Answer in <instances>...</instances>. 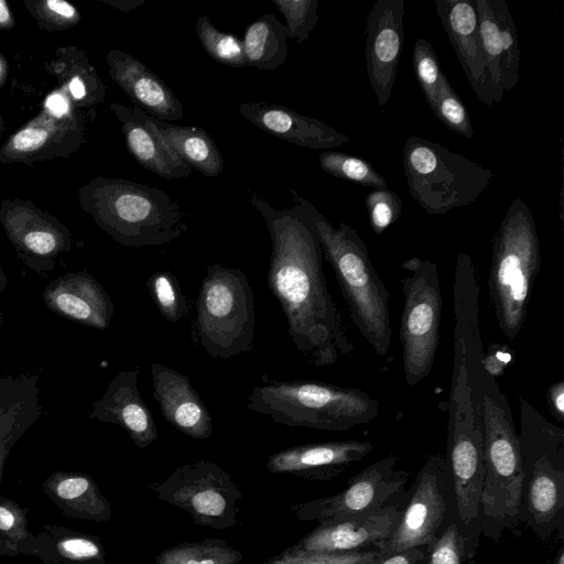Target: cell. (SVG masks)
<instances>
[{
	"label": "cell",
	"instance_id": "6da1fadb",
	"mask_svg": "<svg viewBox=\"0 0 564 564\" xmlns=\"http://www.w3.org/2000/svg\"><path fill=\"white\" fill-rule=\"evenodd\" d=\"M291 208L275 209L251 195L271 238L268 288L279 302L295 349L314 367H330L355 348L328 291L323 250L311 226L306 200L294 189Z\"/></svg>",
	"mask_w": 564,
	"mask_h": 564
},
{
	"label": "cell",
	"instance_id": "7a4b0ae2",
	"mask_svg": "<svg viewBox=\"0 0 564 564\" xmlns=\"http://www.w3.org/2000/svg\"><path fill=\"white\" fill-rule=\"evenodd\" d=\"M482 345L471 360V379L484 440V482L479 501L481 534L499 542L519 524L523 485L520 445L509 402L482 367Z\"/></svg>",
	"mask_w": 564,
	"mask_h": 564
},
{
	"label": "cell",
	"instance_id": "3957f363",
	"mask_svg": "<svg viewBox=\"0 0 564 564\" xmlns=\"http://www.w3.org/2000/svg\"><path fill=\"white\" fill-rule=\"evenodd\" d=\"M77 196L95 224L124 247L162 246L187 229L182 206L156 187L97 176L84 184Z\"/></svg>",
	"mask_w": 564,
	"mask_h": 564
},
{
	"label": "cell",
	"instance_id": "277c9868",
	"mask_svg": "<svg viewBox=\"0 0 564 564\" xmlns=\"http://www.w3.org/2000/svg\"><path fill=\"white\" fill-rule=\"evenodd\" d=\"M306 212L351 322L376 354L386 357L392 338L389 291L372 264L365 241L349 225L340 223L334 227L308 200Z\"/></svg>",
	"mask_w": 564,
	"mask_h": 564
},
{
	"label": "cell",
	"instance_id": "5b68a950",
	"mask_svg": "<svg viewBox=\"0 0 564 564\" xmlns=\"http://www.w3.org/2000/svg\"><path fill=\"white\" fill-rule=\"evenodd\" d=\"M249 411L291 426L344 432L368 424L380 403L366 391L315 380H273L264 375L249 393Z\"/></svg>",
	"mask_w": 564,
	"mask_h": 564
},
{
	"label": "cell",
	"instance_id": "8992f818",
	"mask_svg": "<svg viewBox=\"0 0 564 564\" xmlns=\"http://www.w3.org/2000/svg\"><path fill=\"white\" fill-rule=\"evenodd\" d=\"M541 265L532 213L522 198L508 207L492 240L488 294L498 328L516 341L528 316L532 288Z\"/></svg>",
	"mask_w": 564,
	"mask_h": 564
},
{
	"label": "cell",
	"instance_id": "52a82bcc",
	"mask_svg": "<svg viewBox=\"0 0 564 564\" xmlns=\"http://www.w3.org/2000/svg\"><path fill=\"white\" fill-rule=\"evenodd\" d=\"M523 485L519 523L547 541L564 529V430L520 397Z\"/></svg>",
	"mask_w": 564,
	"mask_h": 564
},
{
	"label": "cell",
	"instance_id": "ba28073f",
	"mask_svg": "<svg viewBox=\"0 0 564 564\" xmlns=\"http://www.w3.org/2000/svg\"><path fill=\"white\" fill-rule=\"evenodd\" d=\"M191 338L208 356L228 360L254 348V297L246 274L220 264L202 280Z\"/></svg>",
	"mask_w": 564,
	"mask_h": 564
},
{
	"label": "cell",
	"instance_id": "9c48e42d",
	"mask_svg": "<svg viewBox=\"0 0 564 564\" xmlns=\"http://www.w3.org/2000/svg\"><path fill=\"white\" fill-rule=\"evenodd\" d=\"M403 166L410 195L432 215L475 203L494 180L491 170L416 135L405 141Z\"/></svg>",
	"mask_w": 564,
	"mask_h": 564
},
{
	"label": "cell",
	"instance_id": "30bf717a",
	"mask_svg": "<svg viewBox=\"0 0 564 564\" xmlns=\"http://www.w3.org/2000/svg\"><path fill=\"white\" fill-rule=\"evenodd\" d=\"M404 304L400 321L403 373L409 387L432 371L440 343L442 293L437 265L419 257L401 263Z\"/></svg>",
	"mask_w": 564,
	"mask_h": 564
},
{
	"label": "cell",
	"instance_id": "8fae6325",
	"mask_svg": "<svg viewBox=\"0 0 564 564\" xmlns=\"http://www.w3.org/2000/svg\"><path fill=\"white\" fill-rule=\"evenodd\" d=\"M405 494L400 518L378 550V560L410 547H427L456 522L452 477L444 454L427 457Z\"/></svg>",
	"mask_w": 564,
	"mask_h": 564
},
{
	"label": "cell",
	"instance_id": "7c38bea8",
	"mask_svg": "<svg viewBox=\"0 0 564 564\" xmlns=\"http://www.w3.org/2000/svg\"><path fill=\"white\" fill-rule=\"evenodd\" d=\"M149 488L160 500L188 512L197 525L225 530L237 524L242 492L231 476L213 462L178 466Z\"/></svg>",
	"mask_w": 564,
	"mask_h": 564
},
{
	"label": "cell",
	"instance_id": "4fadbf2b",
	"mask_svg": "<svg viewBox=\"0 0 564 564\" xmlns=\"http://www.w3.org/2000/svg\"><path fill=\"white\" fill-rule=\"evenodd\" d=\"M399 458L386 456L348 480L335 495L291 506L301 521H328L372 512L402 494L410 473L397 468Z\"/></svg>",
	"mask_w": 564,
	"mask_h": 564
},
{
	"label": "cell",
	"instance_id": "5bb4252c",
	"mask_svg": "<svg viewBox=\"0 0 564 564\" xmlns=\"http://www.w3.org/2000/svg\"><path fill=\"white\" fill-rule=\"evenodd\" d=\"M94 118L77 108L57 112L43 107L1 145L0 163L33 165L67 159L86 142V123Z\"/></svg>",
	"mask_w": 564,
	"mask_h": 564
},
{
	"label": "cell",
	"instance_id": "9a60e30c",
	"mask_svg": "<svg viewBox=\"0 0 564 564\" xmlns=\"http://www.w3.org/2000/svg\"><path fill=\"white\" fill-rule=\"evenodd\" d=\"M0 224L18 257L40 274L52 271L56 258L73 247L69 228L30 199H3Z\"/></svg>",
	"mask_w": 564,
	"mask_h": 564
},
{
	"label": "cell",
	"instance_id": "2e32d148",
	"mask_svg": "<svg viewBox=\"0 0 564 564\" xmlns=\"http://www.w3.org/2000/svg\"><path fill=\"white\" fill-rule=\"evenodd\" d=\"M480 46L494 104L520 79V51L513 18L505 0H475Z\"/></svg>",
	"mask_w": 564,
	"mask_h": 564
},
{
	"label": "cell",
	"instance_id": "e0dca14e",
	"mask_svg": "<svg viewBox=\"0 0 564 564\" xmlns=\"http://www.w3.org/2000/svg\"><path fill=\"white\" fill-rule=\"evenodd\" d=\"M404 1L377 0L366 25V68L379 106L392 93L404 43Z\"/></svg>",
	"mask_w": 564,
	"mask_h": 564
},
{
	"label": "cell",
	"instance_id": "ac0fdd59",
	"mask_svg": "<svg viewBox=\"0 0 564 564\" xmlns=\"http://www.w3.org/2000/svg\"><path fill=\"white\" fill-rule=\"evenodd\" d=\"M400 495L372 512L317 522L292 546L303 551H358L370 547L378 551L390 538L400 518L403 508Z\"/></svg>",
	"mask_w": 564,
	"mask_h": 564
},
{
	"label": "cell",
	"instance_id": "d6986e66",
	"mask_svg": "<svg viewBox=\"0 0 564 564\" xmlns=\"http://www.w3.org/2000/svg\"><path fill=\"white\" fill-rule=\"evenodd\" d=\"M373 451L369 441L345 440L292 446L271 455L265 468L307 480H330Z\"/></svg>",
	"mask_w": 564,
	"mask_h": 564
},
{
	"label": "cell",
	"instance_id": "ffe728a7",
	"mask_svg": "<svg viewBox=\"0 0 564 564\" xmlns=\"http://www.w3.org/2000/svg\"><path fill=\"white\" fill-rule=\"evenodd\" d=\"M140 368L118 372L97 400L88 415L91 420L122 427L143 449L155 442L159 431L154 417L138 389Z\"/></svg>",
	"mask_w": 564,
	"mask_h": 564
},
{
	"label": "cell",
	"instance_id": "44dd1931",
	"mask_svg": "<svg viewBox=\"0 0 564 564\" xmlns=\"http://www.w3.org/2000/svg\"><path fill=\"white\" fill-rule=\"evenodd\" d=\"M47 308L70 322L105 330L115 307L102 285L87 271L66 273L52 280L43 292Z\"/></svg>",
	"mask_w": 564,
	"mask_h": 564
},
{
	"label": "cell",
	"instance_id": "7402d4cb",
	"mask_svg": "<svg viewBox=\"0 0 564 564\" xmlns=\"http://www.w3.org/2000/svg\"><path fill=\"white\" fill-rule=\"evenodd\" d=\"M436 13L476 98L494 105L478 31L475 0H436Z\"/></svg>",
	"mask_w": 564,
	"mask_h": 564
},
{
	"label": "cell",
	"instance_id": "603a6c76",
	"mask_svg": "<svg viewBox=\"0 0 564 564\" xmlns=\"http://www.w3.org/2000/svg\"><path fill=\"white\" fill-rule=\"evenodd\" d=\"M151 376L152 394L164 419L188 437H210L212 415L188 377L159 362L151 365Z\"/></svg>",
	"mask_w": 564,
	"mask_h": 564
},
{
	"label": "cell",
	"instance_id": "cb8c5ba5",
	"mask_svg": "<svg viewBox=\"0 0 564 564\" xmlns=\"http://www.w3.org/2000/svg\"><path fill=\"white\" fill-rule=\"evenodd\" d=\"M111 79L149 116L171 122L183 118L182 104L174 91L144 63L120 50L106 55Z\"/></svg>",
	"mask_w": 564,
	"mask_h": 564
},
{
	"label": "cell",
	"instance_id": "d4e9b609",
	"mask_svg": "<svg viewBox=\"0 0 564 564\" xmlns=\"http://www.w3.org/2000/svg\"><path fill=\"white\" fill-rule=\"evenodd\" d=\"M110 110L121 124L126 147L134 160L165 180L188 178V166L166 144L152 122V117L135 105L111 102Z\"/></svg>",
	"mask_w": 564,
	"mask_h": 564
},
{
	"label": "cell",
	"instance_id": "484cf974",
	"mask_svg": "<svg viewBox=\"0 0 564 564\" xmlns=\"http://www.w3.org/2000/svg\"><path fill=\"white\" fill-rule=\"evenodd\" d=\"M243 118L261 130L286 142L314 150L339 147L349 138L315 118L270 102H243L239 106Z\"/></svg>",
	"mask_w": 564,
	"mask_h": 564
},
{
	"label": "cell",
	"instance_id": "4316f807",
	"mask_svg": "<svg viewBox=\"0 0 564 564\" xmlns=\"http://www.w3.org/2000/svg\"><path fill=\"white\" fill-rule=\"evenodd\" d=\"M39 394L36 372L0 376V486L11 449L43 413Z\"/></svg>",
	"mask_w": 564,
	"mask_h": 564
},
{
	"label": "cell",
	"instance_id": "83f0119b",
	"mask_svg": "<svg viewBox=\"0 0 564 564\" xmlns=\"http://www.w3.org/2000/svg\"><path fill=\"white\" fill-rule=\"evenodd\" d=\"M50 500L68 518L108 522L112 516L109 500L86 473L54 471L42 484Z\"/></svg>",
	"mask_w": 564,
	"mask_h": 564
},
{
	"label": "cell",
	"instance_id": "f1b7e54d",
	"mask_svg": "<svg viewBox=\"0 0 564 564\" xmlns=\"http://www.w3.org/2000/svg\"><path fill=\"white\" fill-rule=\"evenodd\" d=\"M44 67L77 109L96 117L95 107L104 102L106 85L85 51L75 45L58 47Z\"/></svg>",
	"mask_w": 564,
	"mask_h": 564
},
{
	"label": "cell",
	"instance_id": "f546056e",
	"mask_svg": "<svg viewBox=\"0 0 564 564\" xmlns=\"http://www.w3.org/2000/svg\"><path fill=\"white\" fill-rule=\"evenodd\" d=\"M35 538V557L44 564H106V550L96 535L47 523Z\"/></svg>",
	"mask_w": 564,
	"mask_h": 564
},
{
	"label": "cell",
	"instance_id": "4dcf8cb0",
	"mask_svg": "<svg viewBox=\"0 0 564 564\" xmlns=\"http://www.w3.org/2000/svg\"><path fill=\"white\" fill-rule=\"evenodd\" d=\"M166 144L188 166L205 176H217L224 167L223 155L212 137L202 128L184 127L152 117Z\"/></svg>",
	"mask_w": 564,
	"mask_h": 564
},
{
	"label": "cell",
	"instance_id": "1f68e13d",
	"mask_svg": "<svg viewBox=\"0 0 564 564\" xmlns=\"http://www.w3.org/2000/svg\"><path fill=\"white\" fill-rule=\"evenodd\" d=\"M288 30L274 14L252 22L246 30L242 45L246 66L273 70L285 63L289 45Z\"/></svg>",
	"mask_w": 564,
	"mask_h": 564
},
{
	"label": "cell",
	"instance_id": "d6a6232c",
	"mask_svg": "<svg viewBox=\"0 0 564 564\" xmlns=\"http://www.w3.org/2000/svg\"><path fill=\"white\" fill-rule=\"evenodd\" d=\"M243 555L225 540L183 542L160 552L154 564H240Z\"/></svg>",
	"mask_w": 564,
	"mask_h": 564
},
{
	"label": "cell",
	"instance_id": "836d02e7",
	"mask_svg": "<svg viewBox=\"0 0 564 564\" xmlns=\"http://www.w3.org/2000/svg\"><path fill=\"white\" fill-rule=\"evenodd\" d=\"M321 169L339 178L370 186L373 189H388V183L373 166L361 158L343 152L324 151L318 155Z\"/></svg>",
	"mask_w": 564,
	"mask_h": 564
},
{
	"label": "cell",
	"instance_id": "e575fe53",
	"mask_svg": "<svg viewBox=\"0 0 564 564\" xmlns=\"http://www.w3.org/2000/svg\"><path fill=\"white\" fill-rule=\"evenodd\" d=\"M147 288L160 314L171 323H178L189 314L191 306L176 276L170 271H156L147 281Z\"/></svg>",
	"mask_w": 564,
	"mask_h": 564
},
{
	"label": "cell",
	"instance_id": "d590c367",
	"mask_svg": "<svg viewBox=\"0 0 564 564\" xmlns=\"http://www.w3.org/2000/svg\"><path fill=\"white\" fill-rule=\"evenodd\" d=\"M196 32L205 52L214 61L232 67H246L242 40L218 30L205 15L197 19Z\"/></svg>",
	"mask_w": 564,
	"mask_h": 564
},
{
	"label": "cell",
	"instance_id": "8d00e7d4",
	"mask_svg": "<svg viewBox=\"0 0 564 564\" xmlns=\"http://www.w3.org/2000/svg\"><path fill=\"white\" fill-rule=\"evenodd\" d=\"M378 551H303L289 546L261 564H376Z\"/></svg>",
	"mask_w": 564,
	"mask_h": 564
},
{
	"label": "cell",
	"instance_id": "74e56055",
	"mask_svg": "<svg viewBox=\"0 0 564 564\" xmlns=\"http://www.w3.org/2000/svg\"><path fill=\"white\" fill-rule=\"evenodd\" d=\"M28 508L15 500L0 496V534L18 551L19 555L35 556V535L28 527Z\"/></svg>",
	"mask_w": 564,
	"mask_h": 564
},
{
	"label": "cell",
	"instance_id": "f35d334b",
	"mask_svg": "<svg viewBox=\"0 0 564 564\" xmlns=\"http://www.w3.org/2000/svg\"><path fill=\"white\" fill-rule=\"evenodd\" d=\"M22 4L37 26L48 32L65 31L82 21L79 10L65 0H24Z\"/></svg>",
	"mask_w": 564,
	"mask_h": 564
},
{
	"label": "cell",
	"instance_id": "ab89813d",
	"mask_svg": "<svg viewBox=\"0 0 564 564\" xmlns=\"http://www.w3.org/2000/svg\"><path fill=\"white\" fill-rule=\"evenodd\" d=\"M431 109L449 130L468 139L474 137L469 113L445 75L441 79L436 98Z\"/></svg>",
	"mask_w": 564,
	"mask_h": 564
},
{
	"label": "cell",
	"instance_id": "60d3db41",
	"mask_svg": "<svg viewBox=\"0 0 564 564\" xmlns=\"http://www.w3.org/2000/svg\"><path fill=\"white\" fill-rule=\"evenodd\" d=\"M413 68L420 88L432 108L444 73L432 44L423 37H419L414 44Z\"/></svg>",
	"mask_w": 564,
	"mask_h": 564
},
{
	"label": "cell",
	"instance_id": "b9f144b4",
	"mask_svg": "<svg viewBox=\"0 0 564 564\" xmlns=\"http://www.w3.org/2000/svg\"><path fill=\"white\" fill-rule=\"evenodd\" d=\"M286 21L288 37L302 44L317 21V0H272Z\"/></svg>",
	"mask_w": 564,
	"mask_h": 564
},
{
	"label": "cell",
	"instance_id": "7bdbcfd3",
	"mask_svg": "<svg viewBox=\"0 0 564 564\" xmlns=\"http://www.w3.org/2000/svg\"><path fill=\"white\" fill-rule=\"evenodd\" d=\"M369 223L372 231L381 235L394 224L402 210L400 196L388 189H372L365 199Z\"/></svg>",
	"mask_w": 564,
	"mask_h": 564
},
{
	"label": "cell",
	"instance_id": "ee69618b",
	"mask_svg": "<svg viewBox=\"0 0 564 564\" xmlns=\"http://www.w3.org/2000/svg\"><path fill=\"white\" fill-rule=\"evenodd\" d=\"M425 564H464L465 542L457 523L452 522L427 547Z\"/></svg>",
	"mask_w": 564,
	"mask_h": 564
},
{
	"label": "cell",
	"instance_id": "f6af8a7d",
	"mask_svg": "<svg viewBox=\"0 0 564 564\" xmlns=\"http://www.w3.org/2000/svg\"><path fill=\"white\" fill-rule=\"evenodd\" d=\"M513 360V351L501 344L490 345L484 350L481 364L484 369L494 378L501 376Z\"/></svg>",
	"mask_w": 564,
	"mask_h": 564
},
{
	"label": "cell",
	"instance_id": "bcb514c9",
	"mask_svg": "<svg viewBox=\"0 0 564 564\" xmlns=\"http://www.w3.org/2000/svg\"><path fill=\"white\" fill-rule=\"evenodd\" d=\"M425 547H410L381 557L376 564H425Z\"/></svg>",
	"mask_w": 564,
	"mask_h": 564
},
{
	"label": "cell",
	"instance_id": "7dc6e473",
	"mask_svg": "<svg viewBox=\"0 0 564 564\" xmlns=\"http://www.w3.org/2000/svg\"><path fill=\"white\" fill-rule=\"evenodd\" d=\"M546 402L551 414L558 421L564 419V381L550 386L546 392Z\"/></svg>",
	"mask_w": 564,
	"mask_h": 564
},
{
	"label": "cell",
	"instance_id": "c3c4849f",
	"mask_svg": "<svg viewBox=\"0 0 564 564\" xmlns=\"http://www.w3.org/2000/svg\"><path fill=\"white\" fill-rule=\"evenodd\" d=\"M15 26V19L6 0H0V30L9 31Z\"/></svg>",
	"mask_w": 564,
	"mask_h": 564
},
{
	"label": "cell",
	"instance_id": "681fc988",
	"mask_svg": "<svg viewBox=\"0 0 564 564\" xmlns=\"http://www.w3.org/2000/svg\"><path fill=\"white\" fill-rule=\"evenodd\" d=\"M101 2L113 7L122 12H131L138 7L144 4V0H100Z\"/></svg>",
	"mask_w": 564,
	"mask_h": 564
},
{
	"label": "cell",
	"instance_id": "f907efd6",
	"mask_svg": "<svg viewBox=\"0 0 564 564\" xmlns=\"http://www.w3.org/2000/svg\"><path fill=\"white\" fill-rule=\"evenodd\" d=\"M19 555L14 546L0 534V556H17Z\"/></svg>",
	"mask_w": 564,
	"mask_h": 564
},
{
	"label": "cell",
	"instance_id": "816d5d0a",
	"mask_svg": "<svg viewBox=\"0 0 564 564\" xmlns=\"http://www.w3.org/2000/svg\"><path fill=\"white\" fill-rule=\"evenodd\" d=\"M9 75V63L0 52V88L6 84Z\"/></svg>",
	"mask_w": 564,
	"mask_h": 564
},
{
	"label": "cell",
	"instance_id": "f5cc1de1",
	"mask_svg": "<svg viewBox=\"0 0 564 564\" xmlns=\"http://www.w3.org/2000/svg\"><path fill=\"white\" fill-rule=\"evenodd\" d=\"M553 564H564V545H561L555 554Z\"/></svg>",
	"mask_w": 564,
	"mask_h": 564
},
{
	"label": "cell",
	"instance_id": "db71d44e",
	"mask_svg": "<svg viewBox=\"0 0 564 564\" xmlns=\"http://www.w3.org/2000/svg\"><path fill=\"white\" fill-rule=\"evenodd\" d=\"M7 286H8V278L4 274L1 263H0V293L3 292Z\"/></svg>",
	"mask_w": 564,
	"mask_h": 564
},
{
	"label": "cell",
	"instance_id": "11a10c76",
	"mask_svg": "<svg viewBox=\"0 0 564 564\" xmlns=\"http://www.w3.org/2000/svg\"><path fill=\"white\" fill-rule=\"evenodd\" d=\"M4 130H6V122H4L3 115L0 111V138Z\"/></svg>",
	"mask_w": 564,
	"mask_h": 564
},
{
	"label": "cell",
	"instance_id": "9f6ffc18",
	"mask_svg": "<svg viewBox=\"0 0 564 564\" xmlns=\"http://www.w3.org/2000/svg\"><path fill=\"white\" fill-rule=\"evenodd\" d=\"M1 326H2V312L0 311V333H1Z\"/></svg>",
	"mask_w": 564,
	"mask_h": 564
}]
</instances>
